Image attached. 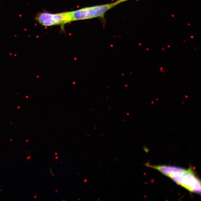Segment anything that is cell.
<instances>
[{
  "label": "cell",
  "mask_w": 201,
  "mask_h": 201,
  "mask_svg": "<svg viewBox=\"0 0 201 201\" xmlns=\"http://www.w3.org/2000/svg\"><path fill=\"white\" fill-rule=\"evenodd\" d=\"M146 165L157 170L190 192L200 194L201 181L192 168L188 169L165 165Z\"/></svg>",
  "instance_id": "6da1fadb"
},
{
  "label": "cell",
  "mask_w": 201,
  "mask_h": 201,
  "mask_svg": "<svg viewBox=\"0 0 201 201\" xmlns=\"http://www.w3.org/2000/svg\"><path fill=\"white\" fill-rule=\"evenodd\" d=\"M129 0H117L109 4L87 7L71 11L72 21L103 18L106 13L118 4Z\"/></svg>",
  "instance_id": "7a4b0ae2"
},
{
  "label": "cell",
  "mask_w": 201,
  "mask_h": 201,
  "mask_svg": "<svg viewBox=\"0 0 201 201\" xmlns=\"http://www.w3.org/2000/svg\"><path fill=\"white\" fill-rule=\"evenodd\" d=\"M34 20L40 25L45 27L64 25L72 22L71 11L56 13L40 12L35 16Z\"/></svg>",
  "instance_id": "3957f363"
}]
</instances>
